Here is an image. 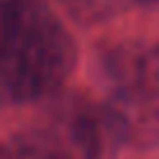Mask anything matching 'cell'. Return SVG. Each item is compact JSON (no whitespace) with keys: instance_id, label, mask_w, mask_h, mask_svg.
I'll use <instances>...</instances> for the list:
<instances>
[{"instance_id":"obj_1","label":"cell","mask_w":159,"mask_h":159,"mask_svg":"<svg viewBox=\"0 0 159 159\" xmlns=\"http://www.w3.org/2000/svg\"><path fill=\"white\" fill-rule=\"evenodd\" d=\"M77 49L38 0H0V105L38 101L70 77Z\"/></svg>"},{"instance_id":"obj_2","label":"cell","mask_w":159,"mask_h":159,"mask_svg":"<svg viewBox=\"0 0 159 159\" xmlns=\"http://www.w3.org/2000/svg\"><path fill=\"white\" fill-rule=\"evenodd\" d=\"M145 2H159V0H145Z\"/></svg>"},{"instance_id":"obj_3","label":"cell","mask_w":159,"mask_h":159,"mask_svg":"<svg viewBox=\"0 0 159 159\" xmlns=\"http://www.w3.org/2000/svg\"><path fill=\"white\" fill-rule=\"evenodd\" d=\"M0 159H2V150H0Z\"/></svg>"}]
</instances>
